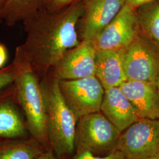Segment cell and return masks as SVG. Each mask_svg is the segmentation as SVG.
<instances>
[{
	"instance_id": "cell-1",
	"label": "cell",
	"mask_w": 159,
	"mask_h": 159,
	"mask_svg": "<svg viewBox=\"0 0 159 159\" xmlns=\"http://www.w3.org/2000/svg\"><path fill=\"white\" fill-rule=\"evenodd\" d=\"M83 11V1L77 0L57 11L44 8L24 23L27 37L17 47L12 63L45 77L70 49L79 44L77 26Z\"/></svg>"
},
{
	"instance_id": "cell-2",
	"label": "cell",
	"mask_w": 159,
	"mask_h": 159,
	"mask_svg": "<svg viewBox=\"0 0 159 159\" xmlns=\"http://www.w3.org/2000/svg\"><path fill=\"white\" fill-rule=\"evenodd\" d=\"M46 100L47 131L50 148L64 159L75 151L77 117L68 107L61 93L58 80L41 84Z\"/></svg>"
},
{
	"instance_id": "cell-3",
	"label": "cell",
	"mask_w": 159,
	"mask_h": 159,
	"mask_svg": "<svg viewBox=\"0 0 159 159\" xmlns=\"http://www.w3.org/2000/svg\"><path fill=\"white\" fill-rule=\"evenodd\" d=\"M33 73L21 70L14 82L18 101L27 120V127L33 138L50 149L47 131V108L42 84Z\"/></svg>"
},
{
	"instance_id": "cell-4",
	"label": "cell",
	"mask_w": 159,
	"mask_h": 159,
	"mask_svg": "<svg viewBox=\"0 0 159 159\" xmlns=\"http://www.w3.org/2000/svg\"><path fill=\"white\" fill-rule=\"evenodd\" d=\"M120 133L100 111L78 119L75 152H88L103 156L116 150Z\"/></svg>"
},
{
	"instance_id": "cell-5",
	"label": "cell",
	"mask_w": 159,
	"mask_h": 159,
	"mask_svg": "<svg viewBox=\"0 0 159 159\" xmlns=\"http://www.w3.org/2000/svg\"><path fill=\"white\" fill-rule=\"evenodd\" d=\"M127 80L156 84L159 73V45L141 31L125 49Z\"/></svg>"
},
{
	"instance_id": "cell-6",
	"label": "cell",
	"mask_w": 159,
	"mask_h": 159,
	"mask_svg": "<svg viewBox=\"0 0 159 159\" xmlns=\"http://www.w3.org/2000/svg\"><path fill=\"white\" fill-rule=\"evenodd\" d=\"M116 150L125 159H146L159 154V119H141L121 133Z\"/></svg>"
},
{
	"instance_id": "cell-7",
	"label": "cell",
	"mask_w": 159,
	"mask_h": 159,
	"mask_svg": "<svg viewBox=\"0 0 159 159\" xmlns=\"http://www.w3.org/2000/svg\"><path fill=\"white\" fill-rule=\"evenodd\" d=\"M58 84L64 99L78 119L100 111L104 89L96 76L60 80Z\"/></svg>"
},
{
	"instance_id": "cell-8",
	"label": "cell",
	"mask_w": 159,
	"mask_h": 159,
	"mask_svg": "<svg viewBox=\"0 0 159 159\" xmlns=\"http://www.w3.org/2000/svg\"><path fill=\"white\" fill-rule=\"evenodd\" d=\"M140 32L136 10L125 4L113 20L93 41L97 51L124 50Z\"/></svg>"
},
{
	"instance_id": "cell-9",
	"label": "cell",
	"mask_w": 159,
	"mask_h": 159,
	"mask_svg": "<svg viewBox=\"0 0 159 159\" xmlns=\"http://www.w3.org/2000/svg\"><path fill=\"white\" fill-rule=\"evenodd\" d=\"M97 49L93 40H81L54 67V79H80L95 76Z\"/></svg>"
},
{
	"instance_id": "cell-10",
	"label": "cell",
	"mask_w": 159,
	"mask_h": 159,
	"mask_svg": "<svg viewBox=\"0 0 159 159\" xmlns=\"http://www.w3.org/2000/svg\"><path fill=\"white\" fill-rule=\"evenodd\" d=\"M83 11L77 26L80 40H93L117 16L125 0H82Z\"/></svg>"
},
{
	"instance_id": "cell-11",
	"label": "cell",
	"mask_w": 159,
	"mask_h": 159,
	"mask_svg": "<svg viewBox=\"0 0 159 159\" xmlns=\"http://www.w3.org/2000/svg\"><path fill=\"white\" fill-rule=\"evenodd\" d=\"M100 112L120 133L141 119L136 108L119 87L104 90Z\"/></svg>"
},
{
	"instance_id": "cell-12",
	"label": "cell",
	"mask_w": 159,
	"mask_h": 159,
	"mask_svg": "<svg viewBox=\"0 0 159 159\" xmlns=\"http://www.w3.org/2000/svg\"><path fill=\"white\" fill-rule=\"evenodd\" d=\"M119 88L141 119H159V93L156 84L127 80Z\"/></svg>"
},
{
	"instance_id": "cell-13",
	"label": "cell",
	"mask_w": 159,
	"mask_h": 159,
	"mask_svg": "<svg viewBox=\"0 0 159 159\" xmlns=\"http://www.w3.org/2000/svg\"><path fill=\"white\" fill-rule=\"evenodd\" d=\"M124 50L97 51L95 76L104 90L119 87L127 80Z\"/></svg>"
},
{
	"instance_id": "cell-14",
	"label": "cell",
	"mask_w": 159,
	"mask_h": 159,
	"mask_svg": "<svg viewBox=\"0 0 159 159\" xmlns=\"http://www.w3.org/2000/svg\"><path fill=\"white\" fill-rule=\"evenodd\" d=\"M46 0H5L0 20L8 26L23 23L35 17L45 8Z\"/></svg>"
},
{
	"instance_id": "cell-15",
	"label": "cell",
	"mask_w": 159,
	"mask_h": 159,
	"mask_svg": "<svg viewBox=\"0 0 159 159\" xmlns=\"http://www.w3.org/2000/svg\"><path fill=\"white\" fill-rule=\"evenodd\" d=\"M28 129L20 114L11 102L0 103V138H25Z\"/></svg>"
},
{
	"instance_id": "cell-16",
	"label": "cell",
	"mask_w": 159,
	"mask_h": 159,
	"mask_svg": "<svg viewBox=\"0 0 159 159\" xmlns=\"http://www.w3.org/2000/svg\"><path fill=\"white\" fill-rule=\"evenodd\" d=\"M44 150L33 137L0 142V159H36Z\"/></svg>"
},
{
	"instance_id": "cell-17",
	"label": "cell",
	"mask_w": 159,
	"mask_h": 159,
	"mask_svg": "<svg viewBox=\"0 0 159 159\" xmlns=\"http://www.w3.org/2000/svg\"><path fill=\"white\" fill-rule=\"evenodd\" d=\"M141 31L159 45V0H153L136 9Z\"/></svg>"
},
{
	"instance_id": "cell-18",
	"label": "cell",
	"mask_w": 159,
	"mask_h": 159,
	"mask_svg": "<svg viewBox=\"0 0 159 159\" xmlns=\"http://www.w3.org/2000/svg\"><path fill=\"white\" fill-rule=\"evenodd\" d=\"M21 70L12 63L7 68L0 70V91L13 83Z\"/></svg>"
},
{
	"instance_id": "cell-19",
	"label": "cell",
	"mask_w": 159,
	"mask_h": 159,
	"mask_svg": "<svg viewBox=\"0 0 159 159\" xmlns=\"http://www.w3.org/2000/svg\"><path fill=\"white\" fill-rule=\"evenodd\" d=\"M71 159H125L123 154L118 150H115L106 156H96L88 152H75Z\"/></svg>"
},
{
	"instance_id": "cell-20",
	"label": "cell",
	"mask_w": 159,
	"mask_h": 159,
	"mask_svg": "<svg viewBox=\"0 0 159 159\" xmlns=\"http://www.w3.org/2000/svg\"><path fill=\"white\" fill-rule=\"evenodd\" d=\"M77 0H46L45 8L50 12L59 11Z\"/></svg>"
},
{
	"instance_id": "cell-21",
	"label": "cell",
	"mask_w": 159,
	"mask_h": 159,
	"mask_svg": "<svg viewBox=\"0 0 159 159\" xmlns=\"http://www.w3.org/2000/svg\"><path fill=\"white\" fill-rule=\"evenodd\" d=\"M153 0H125V4L136 10L139 7L146 4Z\"/></svg>"
},
{
	"instance_id": "cell-22",
	"label": "cell",
	"mask_w": 159,
	"mask_h": 159,
	"mask_svg": "<svg viewBox=\"0 0 159 159\" xmlns=\"http://www.w3.org/2000/svg\"><path fill=\"white\" fill-rule=\"evenodd\" d=\"M36 159H64L59 157L51 149H47L43 151Z\"/></svg>"
},
{
	"instance_id": "cell-23",
	"label": "cell",
	"mask_w": 159,
	"mask_h": 159,
	"mask_svg": "<svg viewBox=\"0 0 159 159\" xmlns=\"http://www.w3.org/2000/svg\"><path fill=\"white\" fill-rule=\"evenodd\" d=\"M8 59V53L6 47L0 44V68H2Z\"/></svg>"
},
{
	"instance_id": "cell-24",
	"label": "cell",
	"mask_w": 159,
	"mask_h": 159,
	"mask_svg": "<svg viewBox=\"0 0 159 159\" xmlns=\"http://www.w3.org/2000/svg\"><path fill=\"white\" fill-rule=\"evenodd\" d=\"M4 1H5V0H0V16H1V13L2 7H3L4 4Z\"/></svg>"
},
{
	"instance_id": "cell-25",
	"label": "cell",
	"mask_w": 159,
	"mask_h": 159,
	"mask_svg": "<svg viewBox=\"0 0 159 159\" xmlns=\"http://www.w3.org/2000/svg\"><path fill=\"white\" fill-rule=\"evenodd\" d=\"M156 87L157 88V90L159 91V73L158 74V76L157 77V80H156Z\"/></svg>"
},
{
	"instance_id": "cell-26",
	"label": "cell",
	"mask_w": 159,
	"mask_h": 159,
	"mask_svg": "<svg viewBox=\"0 0 159 159\" xmlns=\"http://www.w3.org/2000/svg\"><path fill=\"white\" fill-rule=\"evenodd\" d=\"M146 159H159V154H157L155 156H153L152 157H150Z\"/></svg>"
}]
</instances>
